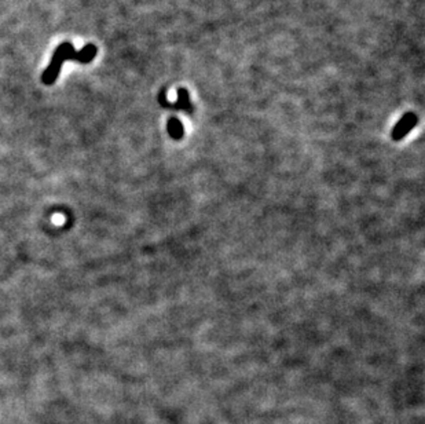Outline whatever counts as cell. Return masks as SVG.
<instances>
[{
    "label": "cell",
    "mask_w": 425,
    "mask_h": 424,
    "mask_svg": "<svg viewBox=\"0 0 425 424\" xmlns=\"http://www.w3.org/2000/svg\"><path fill=\"white\" fill-rule=\"evenodd\" d=\"M96 53H98V48L94 44H87V46H84L82 51H76L71 43H62L55 50L50 65L47 66V69L42 75V82L47 85L54 84L58 78L61 68L66 61H77L80 64H88L92 61Z\"/></svg>",
    "instance_id": "obj_1"
},
{
    "label": "cell",
    "mask_w": 425,
    "mask_h": 424,
    "mask_svg": "<svg viewBox=\"0 0 425 424\" xmlns=\"http://www.w3.org/2000/svg\"><path fill=\"white\" fill-rule=\"evenodd\" d=\"M417 121H419V117L416 116V113H413V112H409V113H406L403 117H402L398 123H396L395 128L392 130V139L394 141H401L402 138L406 137L409 134V131L412 130V128H414V126L417 124Z\"/></svg>",
    "instance_id": "obj_2"
},
{
    "label": "cell",
    "mask_w": 425,
    "mask_h": 424,
    "mask_svg": "<svg viewBox=\"0 0 425 424\" xmlns=\"http://www.w3.org/2000/svg\"><path fill=\"white\" fill-rule=\"evenodd\" d=\"M168 134L173 139H180L184 134V128L182 126V123L177 119H170V121H168Z\"/></svg>",
    "instance_id": "obj_3"
},
{
    "label": "cell",
    "mask_w": 425,
    "mask_h": 424,
    "mask_svg": "<svg viewBox=\"0 0 425 424\" xmlns=\"http://www.w3.org/2000/svg\"><path fill=\"white\" fill-rule=\"evenodd\" d=\"M172 108L191 110V108H190V101H189V94H187V90L180 88V90L177 91V102L175 103V105H172Z\"/></svg>",
    "instance_id": "obj_4"
}]
</instances>
